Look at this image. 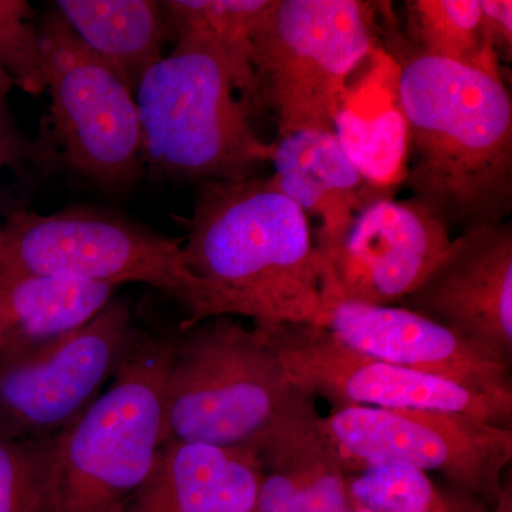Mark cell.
<instances>
[{"instance_id":"21","label":"cell","mask_w":512,"mask_h":512,"mask_svg":"<svg viewBox=\"0 0 512 512\" xmlns=\"http://www.w3.org/2000/svg\"><path fill=\"white\" fill-rule=\"evenodd\" d=\"M333 134L366 183L383 191L402 184L407 128L397 103L369 116L343 103Z\"/></svg>"},{"instance_id":"11","label":"cell","mask_w":512,"mask_h":512,"mask_svg":"<svg viewBox=\"0 0 512 512\" xmlns=\"http://www.w3.org/2000/svg\"><path fill=\"white\" fill-rule=\"evenodd\" d=\"M289 383L333 409H419L467 414L511 427L512 407L460 384L383 362L349 348L315 323L259 328Z\"/></svg>"},{"instance_id":"2","label":"cell","mask_w":512,"mask_h":512,"mask_svg":"<svg viewBox=\"0 0 512 512\" xmlns=\"http://www.w3.org/2000/svg\"><path fill=\"white\" fill-rule=\"evenodd\" d=\"M187 232L183 252L200 299L183 328L217 316H245L256 328L318 322L309 218L269 177L200 184Z\"/></svg>"},{"instance_id":"27","label":"cell","mask_w":512,"mask_h":512,"mask_svg":"<svg viewBox=\"0 0 512 512\" xmlns=\"http://www.w3.org/2000/svg\"><path fill=\"white\" fill-rule=\"evenodd\" d=\"M12 87H15V84H13L8 74L5 73V70L0 67V103L5 101Z\"/></svg>"},{"instance_id":"19","label":"cell","mask_w":512,"mask_h":512,"mask_svg":"<svg viewBox=\"0 0 512 512\" xmlns=\"http://www.w3.org/2000/svg\"><path fill=\"white\" fill-rule=\"evenodd\" d=\"M272 0H170L163 2L165 22L175 39L195 37L214 47L234 74L238 92L258 110L252 33Z\"/></svg>"},{"instance_id":"18","label":"cell","mask_w":512,"mask_h":512,"mask_svg":"<svg viewBox=\"0 0 512 512\" xmlns=\"http://www.w3.org/2000/svg\"><path fill=\"white\" fill-rule=\"evenodd\" d=\"M55 10L97 59L136 93L163 59V6L151 0H57Z\"/></svg>"},{"instance_id":"15","label":"cell","mask_w":512,"mask_h":512,"mask_svg":"<svg viewBox=\"0 0 512 512\" xmlns=\"http://www.w3.org/2000/svg\"><path fill=\"white\" fill-rule=\"evenodd\" d=\"M269 163L276 190L306 217L318 218L313 234L318 255L338 244L366 204L389 195L363 180L332 131H296L276 138Z\"/></svg>"},{"instance_id":"10","label":"cell","mask_w":512,"mask_h":512,"mask_svg":"<svg viewBox=\"0 0 512 512\" xmlns=\"http://www.w3.org/2000/svg\"><path fill=\"white\" fill-rule=\"evenodd\" d=\"M348 471L399 464L439 473L470 490H495L512 461V429L467 414L348 407L322 417Z\"/></svg>"},{"instance_id":"23","label":"cell","mask_w":512,"mask_h":512,"mask_svg":"<svg viewBox=\"0 0 512 512\" xmlns=\"http://www.w3.org/2000/svg\"><path fill=\"white\" fill-rule=\"evenodd\" d=\"M23 0H0V67L23 92L46 93L39 28Z\"/></svg>"},{"instance_id":"12","label":"cell","mask_w":512,"mask_h":512,"mask_svg":"<svg viewBox=\"0 0 512 512\" xmlns=\"http://www.w3.org/2000/svg\"><path fill=\"white\" fill-rule=\"evenodd\" d=\"M451 241L450 228L421 202L376 198L357 212L335 247L316 254L322 299L399 306Z\"/></svg>"},{"instance_id":"22","label":"cell","mask_w":512,"mask_h":512,"mask_svg":"<svg viewBox=\"0 0 512 512\" xmlns=\"http://www.w3.org/2000/svg\"><path fill=\"white\" fill-rule=\"evenodd\" d=\"M357 474L350 494L367 512H436L439 497L423 471L399 464H373Z\"/></svg>"},{"instance_id":"7","label":"cell","mask_w":512,"mask_h":512,"mask_svg":"<svg viewBox=\"0 0 512 512\" xmlns=\"http://www.w3.org/2000/svg\"><path fill=\"white\" fill-rule=\"evenodd\" d=\"M40 275L170 293L190 319L200 299L183 245L120 217L90 210L16 212L0 231V276ZM185 319V320H187Z\"/></svg>"},{"instance_id":"24","label":"cell","mask_w":512,"mask_h":512,"mask_svg":"<svg viewBox=\"0 0 512 512\" xmlns=\"http://www.w3.org/2000/svg\"><path fill=\"white\" fill-rule=\"evenodd\" d=\"M0 512H43L37 440L0 437Z\"/></svg>"},{"instance_id":"17","label":"cell","mask_w":512,"mask_h":512,"mask_svg":"<svg viewBox=\"0 0 512 512\" xmlns=\"http://www.w3.org/2000/svg\"><path fill=\"white\" fill-rule=\"evenodd\" d=\"M114 288L40 275L0 276V357L80 328L103 311Z\"/></svg>"},{"instance_id":"20","label":"cell","mask_w":512,"mask_h":512,"mask_svg":"<svg viewBox=\"0 0 512 512\" xmlns=\"http://www.w3.org/2000/svg\"><path fill=\"white\" fill-rule=\"evenodd\" d=\"M407 45L503 77L500 59L485 45L478 0H407Z\"/></svg>"},{"instance_id":"9","label":"cell","mask_w":512,"mask_h":512,"mask_svg":"<svg viewBox=\"0 0 512 512\" xmlns=\"http://www.w3.org/2000/svg\"><path fill=\"white\" fill-rule=\"evenodd\" d=\"M136 335L127 303L111 299L80 328L0 357V437L39 440L67 429L103 393Z\"/></svg>"},{"instance_id":"3","label":"cell","mask_w":512,"mask_h":512,"mask_svg":"<svg viewBox=\"0 0 512 512\" xmlns=\"http://www.w3.org/2000/svg\"><path fill=\"white\" fill-rule=\"evenodd\" d=\"M313 400L289 383L261 329L205 319L171 338L164 444L242 448L269 468L325 436Z\"/></svg>"},{"instance_id":"8","label":"cell","mask_w":512,"mask_h":512,"mask_svg":"<svg viewBox=\"0 0 512 512\" xmlns=\"http://www.w3.org/2000/svg\"><path fill=\"white\" fill-rule=\"evenodd\" d=\"M39 36L53 131L67 163L104 187L133 184L144 165L136 96L55 9Z\"/></svg>"},{"instance_id":"14","label":"cell","mask_w":512,"mask_h":512,"mask_svg":"<svg viewBox=\"0 0 512 512\" xmlns=\"http://www.w3.org/2000/svg\"><path fill=\"white\" fill-rule=\"evenodd\" d=\"M315 325L357 352L450 380L512 407L511 363L419 313L322 299Z\"/></svg>"},{"instance_id":"26","label":"cell","mask_w":512,"mask_h":512,"mask_svg":"<svg viewBox=\"0 0 512 512\" xmlns=\"http://www.w3.org/2000/svg\"><path fill=\"white\" fill-rule=\"evenodd\" d=\"M22 154V144L0 103V168L12 164Z\"/></svg>"},{"instance_id":"5","label":"cell","mask_w":512,"mask_h":512,"mask_svg":"<svg viewBox=\"0 0 512 512\" xmlns=\"http://www.w3.org/2000/svg\"><path fill=\"white\" fill-rule=\"evenodd\" d=\"M138 83L143 163L154 173L194 183L255 177L272 143L252 126L224 57L204 40L180 37Z\"/></svg>"},{"instance_id":"4","label":"cell","mask_w":512,"mask_h":512,"mask_svg":"<svg viewBox=\"0 0 512 512\" xmlns=\"http://www.w3.org/2000/svg\"><path fill=\"white\" fill-rule=\"evenodd\" d=\"M171 338L136 335L116 375L67 429L37 440L43 512H121L164 444Z\"/></svg>"},{"instance_id":"13","label":"cell","mask_w":512,"mask_h":512,"mask_svg":"<svg viewBox=\"0 0 512 512\" xmlns=\"http://www.w3.org/2000/svg\"><path fill=\"white\" fill-rule=\"evenodd\" d=\"M399 306L511 363V222L461 232Z\"/></svg>"},{"instance_id":"25","label":"cell","mask_w":512,"mask_h":512,"mask_svg":"<svg viewBox=\"0 0 512 512\" xmlns=\"http://www.w3.org/2000/svg\"><path fill=\"white\" fill-rule=\"evenodd\" d=\"M480 3L481 32L485 45L498 59L510 62L512 55L511 0H478Z\"/></svg>"},{"instance_id":"6","label":"cell","mask_w":512,"mask_h":512,"mask_svg":"<svg viewBox=\"0 0 512 512\" xmlns=\"http://www.w3.org/2000/svg\"><path fill=\"white\" fill-rule=\"evenodd\" d=\"M373 3L272 0L252 33L258 110L278 137L332 131L348 100V80L376 46Z\"/></svg>"},{"instance_id":"1","label":"cell","mask_w":512,"mask_h":512,"mask_svg":"<svg viewBox=\"0 0 512 512\" xmlns=\"http://www.w3.org/2000/svg\"><path fill=\"white\" fill-rule=\"evenodd\" d=\"M396 103L407 128L402 184L448 228L507 221L512 211V100L504 77L404 43Z\"/></svg>"},{"instance_id":"16","label":"cell","mask_w":512,"mask_h":512,"mask_svg":"<svg viewBox=\"0 0 512 512\" xmlns=\"http://www.w3.org/2000/svg\"><path fill=\"white\" fill-rule=\"evenodd\" d=\"M264 470L249 450L168 441L133 512H255Z\"/></svg>"}]
</instances>
